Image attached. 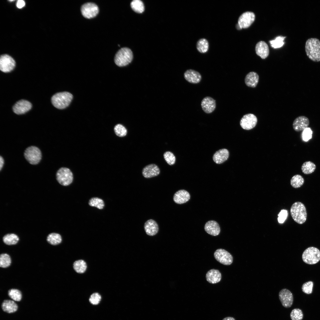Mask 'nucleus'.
Here are the masks:
<instances>
[{
  "instance_id": "nucleus-1",
  "label": "nucleus",
  "mask_w": 320,
  "mask_h": 320,
  "mask_svg": "<svg viewBox=\"0 0 320 320\" xmlns=\"http://www.w3.org/2000/svg\"><path fill=\"white\" fill-rule=\"evenodd\" d=\"M305 51L308 57L314 62L320 61V41L316 38L308 39L305 44Z\"/></svg>"
},
{
  "instance_id": "nucleus-2",
  "label": "nucleus",
  "mask_w": 320,
  "mask_h": 320,
  "mask_svg": "<svg viewBox=\"0 0 320 320\" xmlns=\"http://www.w3.org/2000/svg\"><path fill=\"white\" fill-rule=\"evenodd\" d=\"M73 98L72 94L69 92H63L57 93L53 95L51 100L53 105L56 108L62 109L67 107L71 103Z\"/></svg>"
},
{
  "instance_id": "nucleus-3",
  "label": "nucleus",
  "mask_w": 320,
  "mask_h": 320,
  "mask_svg": "<svg viewBox=\"0 0 320 320\" xmlns=\"http://www.w3.org/2000/svg\"><path fill=\"white\" fill-rule=\"evenodd\" d=\"M290 212L293 220L297 223L302 224L306 221L307 213L306 208L302 203L297 201L291 207Z\"/></svg>"
},
{
  "instance_id": "nucleus-4",
  "label": "nucleus",
  "mask_w": 320,
  "mask_h": 320,
  "mask_svg": "<svg viewBox=\"0 0 320 320\" xmlns=\"http://www.w3.org/2000/svg\"><path fill=\"white\" fill-rule=\"evenodd\" d=\"M133 58V53L130 49L127 47L122 48L116 54L114 62L119 67L124 66L131 62Z\"/></svg>"
},
{
  "instance_id": "nucleus-5",
  "label": "nucleus",
  "mask_w": 320,
  "mask_h": 320,
  "mask_svg": "<svg viewBox=\"0 0 320 320\" xmlns=\"http://www.w3.org/2000/svg\"><path fill=\"white\" fill-rule=\"evenodd\" d=\"M302 258L303 261L307 264H316L320 260V251L314 247H309L303 252Z\"/></svg>"
},
{
  "instance_id": "nucleus-6",
  "label": "nucleus",
  "mask_w": 320,
  "mask_h": 320,
  "mask_svg": "<svg viewBox=\"0 0 320 320\" xmlns=\"http://www.w3.org/2000/svg\"><path fill=\"white\" fill-rule=\"evenodd\" d=\"M24 156L26 160L30 164L36 165L40 161L42 157L40 149L35 146H30L26 148Z\"/></svg>"
},
{
  "instance_id": "nucleus-7",
  "label": "nucleus",
  "mask_w": 320,
  "mask_h": 320,
  "mask_svg": "<svg viewBox=\"0 0 320 320\" xmlns=\"http://www.w3.org/2000/svg\"><path fill=\"white\" fill-rule=\"evenodd\" d=\"M56 178L60 184L67 186L72 183L73 180V174L68 168L62 167L57 171L56 174Z\"/></svg>"
},
{
  "instance_id": "nucleus-8",
  "label": "nucleus",
  "mask_w": 320,
  "mask_h": 320,
  "mask_svg": "<svg viewBox=\"0 0 320 320\" xmlns=\"http://www.w3.org/2000/svg\"><path fill=\"white\" fill-rule=\"evenodd\" d=\"M81 10L82 15L87 19L95 17L99 12L97 6L92 2H87L83 4L81 7Z\"/></svg>"
},
{
  "instance_id": "nucleus-9",
  "label": "nucleus",
  "mask_w": 320,
  "mask_h": 320,
  "mask_svg": "<svg viewBox=\"0 0 320 320\" xmlns=\"http://www.w3.org/2000/svg\"><path fill=\"white\" fill-rule=\"evenodd\" d=\"M215 259L220 263L225 265H230L233 261L232 255L226 250L219 249L215 251L214 253Z\"/></svg>"
},
{
  "instance_id": "nucleus-10",
  "label": "nucleus",
  "mask_w": 320,
  "mask_h": 320,
  "mask_svg": "<svg viewBox=\"0 0 320 320\" xmlns=\"http://www.w3.org/2000/svg\"><path fill=\"white\" fill-rule=\"evenodd\" d=\"M15 66L14 59L10 56L2 55L0 58V69L4 73H9L12 71Z\"/></svg>"
},
{
  "instance_id": "nucleus-11",
  "label": "nucleus",
  "mask_w": 320,
  "mask_h": 320,
  "mask_svg": "<svg viewBox=\"0 0 320 320\" xmlns=\"http://www.w3.org/2000/svg\"><path fill=\"white\" fill-rule=\"evenodd\" d=\"M256 116L252 113H248L244 115L241 119L240 124L244 129L249 130L254 128L257 122Z\"/></svg>"
},
{
  "instance_id": "nucleus-12",
  "label": "nucleus",
  "mask_w": 320,
  "mask_h": 320,
  "mask_svg": "<svg viewBox=\"0 0 320 320\" xmlns=\"http://www.w3.org/2000/svg\"><path fill=\"white\" fill-rule=\"evenodd\" d=\"M279 300L283 306L287 308L290 307L293 302V297L292 293L288 289H283L279 294Z\"/></svg>"
},
{
  "instance_id": "nucleus-13",
  "label": "nucleus",
  "mask_w": 320,
  "mask_h": 320,
  "mask_svg": "<svg viewBox=\"0 0 320 320\" xmlns=\"http://www.w3.org/2000/svg\"><path fill=\"white\" fill-rule=\"evenodd\" d=\"M32 106L30 102L23 99L17 101L13 106L12 109L14 113L20 115L25 113L29 111Z\"/></svg>"
},
{
  "instance_id": "nucleus-14",
  "label": "nucleus",
  "mask_w": 320,
  "mask_h": 320,
  "mask_svg": "<svg viewBox=\"0 0 320 320\" xmlns=\"http://www.w3.org/2000/svg\"><path fill=\"white\" fill-rule=\"evenodd\" d=\"M255 15L252 12H247L244 13L239 17L238 23L241 28H248L254 22Z\"/></svg>"
},
{
  "instance_id": "nucleus-15",
  "label": "nucleus",
  "mask_w": 320,
  "mask_h": 320,
  "mask_svg": "<svg viewBox=\"0 0 320 320\" xmlns=\"http://www.w3.org/2000/svg\"><path fill=\"white\" fill-rule=\"evenodd\" d=\"M309 124L308 119L305 116H300L296 118L293 123V127L296 132L304 130L308 128Z\"/></svg>"
},
{
  "instance_id": "nucleus-16",
  "label": "nucleus",
  "mask_w": 320,
  "mask_h": 320,
  "mask_svg": "<svg viewBox=\"0 0 320 320\" xmlns=\"http://www.w3.org/2000/svg\"><path fill=\"white\" fill-rule=\"evenodd\" d=\"M201 106L202 109L204 112L208 114L212 112L216 108V101L211 97H205L201 101Z\"/></svg>"
},
{
  "instance_id": "nucleus-17",
  "label": "nucleus",
  "mask_w": 320,
  "mask_h": 320,
  "mask_svg": "<svg viewBox=\"0 0 320 320\" xmlns=\"http://www.w3.org/2000/svg\"><path fill=\"white\" fill-rule=\"evenodd\" d=\"M185 79L188 82L194 84L199 83L201 79V76L197 71L192 69L186 70L184 73Z\"/></svg>"
},
{
  "instance_id": "nucleus-18",
  "label": "nucleus",
  "mask_w": 320,
  "mask_h": 320,
  "mask_svg": "<svg viewBox=\"0 0 320 320\" xmlns=\"http://www.w3.org/2000/svg\"><path fill=\"white\" fill-rule=\"evenodd\" d=\"M160 173L158 167L155 164H151L145 166L143 169L142 174L145 178H150L158 175Z\"/></svg>"
},
{
  "instance_id": "nucleus-19",
  "label": "nucleus",
  "mask_w": 320,
  "mask_h": 320,
  "mask_svg": "<svg viewBox=\"0 0 320 320\" xmlns=\"http://www.w3.org/2000/svg\"><path fill=\"white\" fill-rule=\"evenodd\" d=\"M204 228L207 233L214 236L218 235L220 231L219 224L216 221L213 220L207 221L205 225Z\"/></svg>"
},
{
  "instance_id": "nucleus-20",
  "label": "nucleus",
  "mask_w": 320,
  "mask_h": 320,
  "mask_svg": "<svg viewBox=\"0 0 320 320\" xmlns=\"http://www.w3.org/2000/svg\"><path fill=\"white\" fill-rule=\"evenodd\" d=\"M190 199L189 193L183 189L177 191L174 194L173 197L174 201L178 204L185 203L188 201Z\"/></svg>"
},
{
  "instance_id": "nucleus-21",
  "label": "nucleus",
  "mask_w": 320,
  "mask_h": 320,
  "mask_svg": "<svg viewBox=\"0 0 320 320\" xmlns=\"http://www.w3.org/2000/svg\"><path fill=\"white\" fill-rule=\"evenodd\" d=\"M145 231L146 233L150 236L156 235L159 231V226L157 223L153 219L147 220L144 225Z\"/></svg>"
},
{
  "instance_id": "nucleus-22",
  "label": "nucleus",
  "mask_w": 320,
  "mask_h": 320,
  "mask_svg": "<svg viewBox=\"0 0 320 320\" xmlns=\"http://www.w3.org/2000/svg\"><path fill=\"white\" fill-rule=\"evenodd\" d=\"M255 51L257 55L262 59L266 58L269 53V48L267 44L264 41H261L256 45Z\"/></svg>"
},
{
  "instance_id": "nucleus-23",
  "label": "nucleus",
  "mask_w": 320,
  "mask_h": 320,
  "mask_svg": "<svg viewBox=\"0 0 320 320\" xmlns=\"http://www.w3.org/2000/svg\"><path fill=\"white\" fill-rule=\"evenodd\" d=\"M229 156L228 151L226 149H222L216 151L214 154L213 159L216 164L223 163L228 159Z\"/></svg>"
},
{
  "instance_id": "nucleus-24",
  "label": "nucleus",
  "mask_w": 320,
  "mask_h": 320,
  "mask_svg": "<svg viewBox=\"0 0 320 320\" xmlns=\"http://www.w3.org/2000/svg\"><path fill=\"white\" fill-rule=\"evenodd\" d=\"M206 277L209 283L215 284L220 281L221 279V275L219 270L212 269L207 272Z\"/></svg>"
},
{
  "instance_id": "nucleus-25",
  "label": "nucleus",
  "mask_w": 320,
  "mask_h": 320,
  "mask_svg": "<svg viewBox=\"0 0 320 320\" xmlns=\"http://www.w3.org/2000/svg\"><path fill=\"white\" fill-rule=\"evenodd\" d=\"M259 76L255 72L252 71L248 73L246 76L244 81L246 85L249 87L255 88L259 81Z\"/></svg>"
},
{
  "instance_id": "nucleus-26",
  "label": "nucleus",
  "mask_w": 320,
  "mask_h": 320,
  "mask_svg": "<svg viewBox=\"0 0 320 320\" xmlns=\"http://www.w3.org/2000/svg\"><path fill=\"white\" fill-rule=\"evenodd\" d=\"M1 307L4 311L8 313L15 312L18 309L17 304L14 301L8 300L3 301Z\"/></svg>"
},
{
  "instance_id": "nucleus-27",
  "label": "nucleus",
  "mask_w": 320,
  "mask_h": 320,
  "mask_svg": "<svg viewBox=\"0 0 320 320\" xmlns=\"http://www.w3.org/2000/svg\"><path fill=\"white\" fill-rule=\"evenodd\" d=\"M316 168V165L315 164L310 161L304 162L301 167L303 172L306 175L312 173L314 172Z\"/></svg>"
},
{
  "instance_id": "nucleus-28",
  "label": "nucleus",
  "mask_w": 320,
  "mask_h": 320,
  "mask_svg": "<svg viewBox=\"0 0 320 320\" xmlns=\"http://www.w3.org/2000/svg\"><path fill=\"white\" fill-rule=\"evenodd\" d=\"M3 240L5 244L8 245L16 244L19 240L18 237L14 233L7 234L3 237Z\"/></svg>"
},
{
  "instance_id": "nucleus-29",
  "label": "nucleus",
  "mask_w": 320,
  "mask_h": 320,
  "mask_svg": "<svg viewBox=\"0 0 320 320\" xmlns=\"http://www.w3.org/2000/svg\"><path fill=\"white\" fill-rule=\"evenodd\" d=\"M47 239L49 244L53 245L59 244L61 242L62 240L61 235L59 234L54 233H51L49 234Z\"/></svg>"
},
{
  "instance_id": "nucleus-30",
  "label": "nucleus",
  "mask_w": 320,
  "mask_h": 320,
  "mask_svg": "<svg viewBox=\"0 0 320 320\" xmlns=\"http://www.w3.org/2000/svg\"><path fill=\"white\" fill-rule=\"evenodd\" d=\"M73 268L77 273H81L85 272L87 268V265L84 260H80L74 262L73 264Z\"/></svg>"
},
{
  "instance_id": "nucleus-31",
  "label": "nucleus",
  "mask_w": 320,
  "mask_h": 320,
  "mask_svg": "<svg viewBox=\"0 0 320 320\" xmlns=\"http://www.w3.org/2000/svg\"><path fill=\"white\" fill-rule=\"evenodd\" d=\"M130 6L132 10L137 13H141L144 10V4L141 0L132 1L130 3Z\"/></svg>"
},
{
  "instance_id": "nucleus-32",
  "label": "nucleus",
  "mask_w": 320,
  "mask_h": 320,
  "mask_svg": "<svg viewBox=\"0 0 320 320\" xmlns=\"http://www.w3.org/2000/svg\"><path fill=\"white\" fill-rule=\"evenodd\" d=\"M304 182L303 177L300 175H296L293 176L290 180V184L294 188H297L300 187Z\"/></svg>"
},
{
  "instance_id": "nucleus-33",
  "label": "nucleus",
  "mask_w": 320,
  "mask_h": 320,
  "mask_svg": "<svg viewBox=\"0 0 320 320\" xmlns=\"http://www.w3.org/2000/svg\"><path fill=\"white\" fill-rule=\"evenodd\" d=\"M209 47L208 42L205 39H200L197 42V49L201 53L207 52L208 50Z\"/></svg>"
},
{
  "instance_id": "nucleus-34",
  "label": "nucleus",
  "mask_w": 320,
  "mask_h": 320,
  "mask_svg": "<svg viewBox=\"0 0 320 320\" xmlns=\"http://www.w3.org/2000/svg\"><path fill=\"white\" fill-rule=\"evenodd\" d=\"M89 204L92 207H96L99 209H103L105 205L103 200L97 197L91 198L89 201Z\"/></svg>"
},
{
  "instance_id": "nucleus-35",
  "label": "nucleus",
  "mask_w": 320,
  "mask_h": 320,
  "mask_svg": "<svg viewBox=\"0 0 320 320\" xmlns=\"http://www.w3.org/2000/svg\"><path fill=\"white\" fill-rule=\"evenodd\" d=\"M8 295L10 298L16 301H20L22 298L21 292L17 289H9L8 292Z\"/></svg>"
},
{
  "instance_id": "nucleus-36",
  "label": "nucleus",
  "mask_w": 320,
  "mask_h": 320,
  "mask_svg": "<svg viewBox=\"0 0 320 320\" xmlns=\"http://www.w3.org/2000/svg\"><path fill=\"white\" fill-rule=\"evenodd\" d=\"M11 263L10 256L7 254H2L0 256V266L3 268L9 267Z\"/></svg>"
},
{
  "instance_id": "nucleus-37",
  "label": "nucleus",
  "mask_w": 320,
  "mask_h": 320,
  "mask_svg": "<svg viewBox=\"0 0 320 320\" xmlns=\"http://www.w3.org/2000/svg\"><path fill=\"white\" fill-rule=\"evenodd\" d=\"M303 317V312L299 308H296L293 309L290 314V317L292 320H302Z\"/></svg>"
},
{
  "instance_id": "nucleus-38",
  "label": "nucleus",
  "mask_w": 320,
  "mask_h": 320,
  "mask_svg": "<svg viewBox=\"0 0 320 320\" xmlns=\"http://www.w3.org/2000/svg\"><path fill=\"white\" fill-rule=\"evenodd\" d=\"M285 37L278 36L275 39L270 41L271 46L274 48H277L282 47L284 44V40Z\"/></svg>"
},
{
  "instance_id": "nucleus-39",
  "label": "nucleus",
  "mask_w": 320,
  "mask_h": 320,
  "mask_svg": "<svg viewBox=\"0 0 320 320\" xmlns=\"http://www.w3.org/2000/svg\"><path fill=\"white\" fill-rule=\"evenodd\" d=\"M114 131L116 134L119 137L125 136L127 133L126 129L120 124H117L115 126Z\"/></svg>"
},
{
  "instance_id": "nucleus-40",
  "label": "nucleus",
  "mask_w": 320,
  "mask_h": 320,
  "mask_svg": "<svg viewBox=\"0 0 320 320\" xmlns=\"http://www.w3.org/2000/svg\"><path fill=\"white\" fill-rule=\"evenodd\" d=\"M163 156L165 160L168 164L172 165L175 163V157L172 152L167 151L164 153Z\"/></svg>"
},
{
  "instance_id": "nucleus-41",
  "label": "nucleus",
  "mask_w": 320,
  "mask_h": 320,
  "mask_svg": "<svg viewBox=\"0 0 320 320\" xmlns=\"http://www.w3.org/2000/svg\"><path fill=\"white\" fill-rule=\"evenodd\" d=\"M313 282L311 281L304 283L302 287L303 292L307 294H311L312 292Z\"/></svg>"
},
{
  "instance_id": "nucleus-42",
  "label": "nucleus",
  "mask_w": 320,
  "mask_h": 320,
  "mask_svg": "<svg viewBox=\"0 0 320 320\" xmlns=\"http://www.w3.org/2000/svg\"><path fill=\"white\" fill-rule=\"evenodd\" d=\"M101 298V296L99 293H94L90 296L89 301L92 304L96 305L100 303Z\"/></svg>"
},
{
  "instance_id": "nucleus-43",
  "label": "nucleus",
  "mask_w": 320,
  "mask_h": 320,
  "mask_svg": "<svg viewBox=\"0 0 320 320\" xmlns=\"http://www.w3.org/2000/svg\"><path fill=\"white\" fill-rule=\"evenodd\" d=\"M312 132V131L310 128L308 127L304 129L302 134V137L303 140L305 142H307L311 139Z\"/></svg>"
},
{
  "instance_id": "nucleus-44",
  "label": "nucleus",
  "mask_w": 320,
  "mask_h": 320,
  "mask_svg": "<svg viewBox=\"0 0 320 320\" xmlns=\"http://www.w3.org/2000/svg\"><path fill=\"white\" fill-rule=\"evenodd\" d=\"M287 214V210L285 209L281 210L278 215V222L280 223H283L286 219Z\"/></svg>"
},
{
  "instance_id": "nucleus-45",
  "label": "nucleus",
  "mask_w": 320,
  "mask_h": 320,
  "mask_svg": "<svg viewBox=\"0 0 320 320\" xmlns=\"http://www.w3.org/2000/svg\"><path fill=\"white\" fill-rule=\"evenodd\" d=\"M25 5L24 1L22 0L18 1L17 3V6L19 8H21L23 7Z\"/></svg>"
},
{
  "instance_id": "nucleus-46",
  "label": "nucleus",
  "mask_w": 320,
  "mask_h": 320,
  "mask_svg": "<svg viewBox=\"0 0 320 320\" xmlns=\"http://www.w3.org/2000/svg\"><path fill=\"white\" fill-rule=\"evenodd\" d=\"M4 164V160L3 158L1 156H0V170H1Z\"/></svg>"
},
{
  "instance_id": "nucleus-47",
  "label": "nucleus",
  "mask_w": 320,
  "mask_h": 320,
  "mask_svg": "<svg viewBox=\"0 0 320 320\" xmlns=\"http://www.w3.org/2000/svg\"><path fill=\"white\" fill-rule=\"evenodd\" d=\"M222 320H235V319L232 317H228L225 318Z\"/></svg>"
},
{
  "instance_id": "nucleus-48",
  "label": "nucleus",
  "mask_w": 320,
  "mask_h": 320,
  "mask_svg": "<svg viewBox=\"0 0 320 320\" xmlns=\"http://www.w3.org/2000/svg\"><path fill=\"white\" fill-rule=\"evenodd\" d=\"M236 28L238 30H240L241 29H242L241 28L240 26V25L238 24V23L236 25Z\"/></svg>"
},
{
  "instance_id": "nucleus-49",
  "label": "nucleus",
  "mask_w": 320,
  "mask_h": 320,
  "mask_svg": "<svg viewBox=\"0 0 320 320\" xmlns=\"http://www.w3.org/2000/svg\"><path fill=\"white\" fill-rule=\"evenodd\" d=\"M14 1V0H10V1Z\"/></svg>"
}]
</instances>
